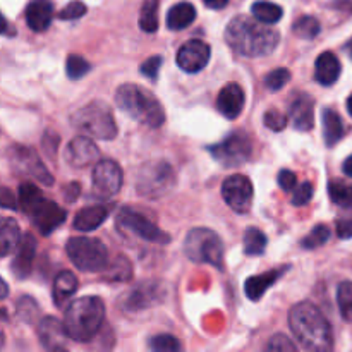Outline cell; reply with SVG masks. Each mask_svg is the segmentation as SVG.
Segmentation results:
<instances>
[{"mask_svg":"<svg viewBox=\"0 0 352 352\" xmlns=\"http://www.w3.org/2000/svg\"><path fill=\"white\" fill-rule=\"evenodd\" d=\"M287 270H289L287 267L274 268V270L267 272V274L253 275V277H250L246 282H244V292H246V296L253 302L260 301V299L267 294L268 289L274 287L275 282H277Z\"/></svg>","mask_w":352,"mask_h":352,"instance_id":"7402d4cb","label":"cell"},{"mask_svg":"<svg viewBox=\"0 0 352 352\" xmlns=\"http://www.w3.org/2000/svg\"><path fill=\"white\" fill-rule=\"evenodd\" d=\"M17 313H19V316L24 322H31L33 316L38 313L36 302H34L30 296H23V298L19 299V302H17Z\"/></svg>","mask_w":352,"mask_h":352,"instance_id":"bcb514c9","label":"cell"},{"mask_svg":"<svg viewBox=\"0 0 352 352\" xmlns=\"http://www.w3.org/2000/svg\"><path fill=\"white\" fill-rule=\"evenodd\" d=\"M105 322V305L96 296H85L69 302L64 325L74 342H89Z\"/></svg>","mask_w":352,"mask_h":352,"instance_id":"3957f363","label":"cell"},{"mask_svg":"<svg viewBox=\"0 0 352 352\" xmlns=\"http://www.w3.org/2000/svg\"><path fill=\"white\" fill-rule=\"evenodd\" d=\"M244 103H246V93H244L243 86L237 82L226 85L217 96V110L229 120L237 119L241 116V112L244 110Z\"/></svg>","mask_w":352,"mask_h":352,"instance_id":"d6986e66","label":"cell"},{"mask_svg":"<svg viewBox=\"0 0 352 352\" xmlns=\"http://www.w3.org/2000/svg\"><path fill=\"white\" fill-rule=\"evenodd\" d=\"M65 253L76 268L81 272H102L109 265V251L98 239L71 237L65 244Z\"/></svg>","mask_w":352,"mask_h":352,"instance_id":"52a82bcc","label":"cell"},{"mask_svg":"<svg viewBox=\"0 0 352 352\" xmlns=\"http://www.w3.org/2000/svg\"><path fill=\"white\" fill-rule=\"evenodd\" d=\"M336 229L340 239H352V215L337 220Z\"/></svg>","mask_w":352,"mask_h":352,"instance_id":"c3c4849f","label":"cell"},{"mask_svg":"<svg viewBox=\"0 0 352 352\" xmlns=\"http://www.w3.org/2000/svg\"><path fill=\"white\" fill-rule=\"evenodd\" d=\"M109 217V210L102 205L86 206V208L79 210L78 215L74 217L72 227L81 232H91V230L98 229Z\"/></svg>","mask_w":352,"mask_h":352,"instance_id":"d4e9b609","label":"cell"},{"mask_svg":"<svg viewBox=\"0 0 352 352\" xmlns=\"http://www.w3.org/2000/svg\"><path fill=\"white\" fill-rule=\"evenodd\" d=\"M346 52H347V55H349L351 60H352V38L346 43Z\"/></svg>","mask_w":352,"mask_h":352,"instance_id":"11a10c76","label":"cell"},{"mask_svg":"<svg viewBox=\"0 0 352 352\" xmlns=\"http://www.w3.org/2000/svg\"><path fill=\"white\" fill-rule=\"evenodd\" d=\"M289 120L298 131H311L315 127V100L308 93H298L289 103Z\"/></svg>","mask_w":352,"mask_h":352,"instance_id":"e0dca14e","label":"cell"},{"mask_svg":"<svg viewBox=\"0 0 352 352\" xmlns=\"http://www.w3.org/2000/svg\"><path fill=\"white\" fill-rule=\"evenodd\" d=\"M175 184V172L164 160L148 162L141 165L136 174V192L144 198H160Z\"/></svg>","mask_w":352,"mask_h":352,"instance_id":"ba28073f","label":"cell"},{"mask_svg":"<svg viewBox=\"0 0 352 352\" xmlns=\"http://www.w3.org/2000/svg\"><path fill=\"white\" fill-rule=\"evenodd\" d=\"M7 291H9V289H7V282L2 280V299H6Z\"/></svg>","mask_w":352,"mask_h":352,"instance_id":"6f0895ef","label":"cell"},{"mask_svg":"<svg viewBox=\"0 0 352 352\" xmlns=\"http://www.w3.org/2000/svg\"><path fill=\"white\" fill-rule=\"evenodd\" d=\"M263 122H265V126L268 127V129L278 133V131H284L285 127H287L289 117H285L284 113L280 112V110L272 109V110H268V112H265Z\"/></svg>","mask_w":352,"mask_h":352,"instance_id":"60d3db41","label":"cell"},{"mask_svg":"<svg viewBox=\"0 0 352 352\" xmlns=\"http://www.w3.org/2000/svg\"><path fill=\"white\" fill-rule=\"evenodd\" d=\"M158 9L160 0H144L140 12V26L144 33H155L158 30Z\"/></svg>","mask_w":352,"mask_h":352,"instance_id":"4dcf8cb0","label":"cell"},{"mask_svg":"<svg viewBox=\"0 0 352 352\" xmlns=\"http://www.w3.org/2000/svg\"><path fill=\"white\" fill-rule=\"evenodd\" d=\"M289 81H291V71L285 67H280L268 72L267 78H265V86H267L270 91H278V89L284 88Z\"/></svg>","mask_w":352,"mask_h":352,"instance_id":"f35d334b","label":"cell"},{"mask_svg":"<svg viewBox=\"0 0 352 352\" xmlns=\"http://www.w3.org/2000/svg\"><path fill=\"white\" fill-rule=\"evenodd\" d=\"M347 112H349V116L352 117V95L347 98Z\"/></svg>","mask_w":352,"mask_h":352,"instance_id":"9f6ffc18","label":"cell"},{"mask_svg":"<svg viewBox=\"0 0 352 352\" xmlns=\"http://www.w3.org/2000/svg\"><path fill=\"white\" fill-rule=\"evenodd\" d=\"M196 19V9L189 2H179L168 9L167 28L172 31H181L191 26Z\"/></svg>","mask_w":352,"mask_h":352,"instance_id":"4316f807","label":"cell"},{"mask_svg":"<svg viewBox=\"0 0 352 352\" xmlns=\"http://www.w3.org/2000/svg\"><path fill=\"white\" fill-rule=\"evenodd\" d=\"M65 158L67 164L74 168L88 167V165L96 164L100 158V150L89 136H76L69 141L65 148Z\"/></svg>","mask_w":352,"mask_h":352,"instance_id":"2e32d148","label":"cell"},{"mask_svg":"<svg viewBox=\"0 0 352 352\" xmlns=\"http://www.w3.org/2000/svg\"><path fill=\"white\" fill-rule=\"evenodd\" d=\"M0 201H2L3 208H10V210L16 208V201H14V195H12V192H10L7 188L2 189V198H0Z\"/></svg>","mask_w":352,"mask_h":352,"instance_id":"816d5d0a","label":"cell"},{"mask_svg":"<svg viewBox=\"0 0 352 352\" xmlns=\"http://www.w3.org/2000/svg\"><path fill=\"white\" fill-rule=\"evenodd\" d=\"M330 199L340 208H352V184L333 179L329 182Z\"/></svg>","mask_w":352,"mask_h":352,"instance_id":"d6a6232c","label":"cell"},{"mask_svg":"<svg viewBox=\"0 0 352 352\" xmlns=\"http://www.w3.org/2000/svg\"><path fill=\"white\" fill-rule=\"evenodd\" d=\"M24 213H28L33 222V226L36 227L41 232V236H50L57 227H60L62 223L67 219V213L62 206H58L55 201H50L45 196L38 198L33 205L28 206L24 210Z\"/></svg>","mask_w":352,"mask_h":352,"instance_id":"7c38bea8","label":"cell"},{"mask_svg":"<svg viewBox=\"0 0 352 352\" xmlns=\"http://www.w3.org/2000/svg\"><path fill=\"white\" fill-rule=\"evenodd\" d=\"M162 298H164V292H162L160 284H157V282H144V284L133 289L131 294L126 296V306L129 309H144L158 305Z\"/></svg>","mask_w":352,"mask_h":352,"instance_id":"44dd1931","label":"cell"},{"mask_svg":"<svg viewBox=\"0 0 352 352\" xmlns=\"http://www.w3.org/2000/svg\"><path fill=\"white\" fill-rule=\"evenodd\" d=\"M148 347L155 352H177L181 351L182 346L174 336L160 333V336H155L148 340Z\"/></svg>","mask_w":352,"mask_h":352,"instance_id":"74e56055","label":"cell"},{"mask_svg":"<svg viewBox=\"0 0 352 352\" xmlns=\"http://www.w3.org/2000/svg\"><path fill=\"white\" fill-rule=\"evenodd\" d=\"M315 195V188H313L311 182H302V184L296 186V189L292 191V205L294 206H302L308 205L313 199Z\"/></svg>","mask_w":352,"mask_h":352,"instance_id":"b9f144b4","label":"cell"},{"mask_svg":"<svg viewBox=\"0 0 352 352\" xmlns=\"http://www.w3.org/2000/svg\"><path fill=\"white\" fill-rule=\"evenodd\" d=\"M184 253L195 263L212 265L223 270V244L219 234L212 229L196 227L188 232L184 239Z\"/></svg>","mask_w":352,"mask_h":352,"instance_id":"8992f818","label":"cell"},{"mask_svg":"<svg viewBox=\"0 0 352 352\" xmlns=\"http://www.w3.org/2000/svg\"><path fill=\"white\" fill-rule=\"evenodd\" d=\"M337 305L344 320L352 323V282H342L337 289Z\"/></svg>","mask_w":352,"mask_h":352,"instance_id":"8d00e7d4","label":"cell"},{"mask_svg":"<svg viewBox=\"0 0 352 352\" xmlns=\"http://www.w3.org/2000/svg\"><path fill=\"white\" fill-rule=\"evenodd\" d=\"M289 327L302 349L325 352L333 347L332 327L313 302L302 301L292 306L289 311Z\"/></svg>","mask_w":352,"mask_h":352,"instance_id":"7a4b0ae2","label":"cell"},{"mask_svg":"<svg viewBox=\"0 0 352 352\" xmlns=\"http://www.w3.org/2000/svg\"><path fill=\"white\" fill-rule=\"evenodd\" d=\"M330 236H332V232H330L329 227H327L325 223H318V226L313 227L311 232L301 241V246L305 248V250H316V248L325 246V244L329 243Z\"/></svg>","mask_w":352,"mask_h":352,"instance_id":"e575fe53","label":"cell"},{"mask_svg":"<svg viewBox=\"0 0 352 352\" xmlns=\"http://www.w3.org/2000/svg\"><path fill=\"white\" fill-rule=\"evenodd\" d=\"M86 6L82 2H78V0H74V2H69L67 6L64 7V9L58 12V19H64V21H76L79 19V17H82L86 14Z\"/></svg>","mask_w":352,"mask_h":352,"instance_id":"7bdbcfd3","label":"cell"},{"mask_svg":"<svg viewBox=\"0 0 352 352\" xmlns=\"http://www.w3.org/2000/svg\"><path fill=\"white\" fill-rule=\"evenodd\" d=\"M210 55H212V50H210L208 43H205L203 40H189L179 48L175 62L184 72L196 74L206 67V64L210 62Z\"/></svg>","mask_w":352,"mask_h":352,"instance_id":"9a60e30c","label":"cell"},{"mask_svg":"<svg viewBox=\"0 0 352 352\" xmlns=\"http://www.w3.org/2000/svg\"><path fill=\"white\" fill-rule=\"evenodd\" d=\"M296 36L302 38V40H313L315 36H318L322 26H320V21L313 16H302L292 26Z\"/></svg>","mask_w":352,"mask_h":352,"instance_id":"836d02e7","label":"cell"},{"mask_svg":"<svg viewBox=\"0 0 352 352\" xmlns=\"http://www.w3.org/2000/svg\"><path fill=\"white\" fill-rule=\"evenodd\" d=\"M7 157H9L12 168H16L21 174L30 175V177H33L34 181H38L43 186L54 184V177H52L48 168L45 167L43 162L40 160V157H38V153L33 148L10 144V148L7 150Z\"/></svg>","mask_w":352,"mask_h":352,"instance_id":"8fae6325","label":"cell"},{"mask_svg":"<svg viewBox=\"0 0 352 352\" xmlns=\"http://www.w3.org/2000/svg\"><path fill=\"white\" fill-rule=\"evenodd\" d=\"M229 2L230 0H203V3H205L208 9H213V10L223 9V7H227V3Z\"/></svg>","mask_w":352,"mask_h":352,"instance_id":"f5cc1de1","label":"cell"},{"mask_svg":"<svg viewBox=\"0 0 352 352\" xmlns=\"http://www.w3.org/2000/svg\"><path fill=\"white\" fill-rule=\"evenodd\" d=\"M71 124L82 134L95 140L109 141L117 136L116 119L105 102H91L72 112Z\"/></svg>","mask_w":352,"mask_h":352,"instance_id":"5b68a950","label":"cell"},{"mask_svg":"<svg viewBox=\"0 0 352 352\" xmlns=\"http://www.w3.org/2000/svg\"><path fill=\"white\" fill-rule=\"evenodd\" d=\"M116 103L131 119L138 120L151 129H157L165 122V112L162 103L158 102L153 93L140 85L127 82V85L119 86L116 93Z\"/></svg>","mask_w":352,"mask_h":352,"instance_id":"277c9868","label":"cell"},{"mask_svg":"<svg viewBox=\"0 0 352 352\" xmlns=\"http://www.w3.org/2000/svg\"><path fill=\"white\" fill-rule=\"evenodd\" d=\"M122 179V168L113 160H100L93 168V188L100 196H105V198L116 196L120 191Z\"/></svg>","mask_w":352,"mask_h":352,"instance_id":"5bb4252c","label":"cell"},{"mask_svg":"<svg viewBox=\"0 0 352 352\" xmlns=\"http://www.w3.org/2000/svg\"><path fill=\"white\" fill-rule=\"evenodd\" d=\"M342 64L333 52H323L318 55L315 64V79L322 86H332L339 81Z\"/></svg>","mask_w":352,"mask_h":352,"instance_id":"cb8c5ba5","label":"cell"},{"mask_svg":"<svg viewBox=\"0 0 352 352\" xmlns=\"http://www.w3.org/2000/svg\"><path fill=\"white\" fill-rule=\"evenodd\" d=\"M226 40L236 54L258 58L274 54L280 43V33L270 28V24L248 16H237L227 24Z\"/></svg>","mask_w":352,"mask_h":352,"instance_id":"6da1fadb","label":"cell"},{"mask_svg":"<svg viewBox=\"0 0 352 352\" xmlns=\"http://www.w3.org/2000/svg\"><path fill=\"white\" fill-rule=\"evenodd\" d=\"M342 170H344V174L349 175V177H352V155H351V157H347L346 160H344Z\"/></svg>","mask_w":352,"mask_h":352,"instance_id":"db71d44e","label":"cell"},{"mask_svg":"<svg viewBox=\"0 0 352 352\" xmlns=\"http://www.w3.org/2000/svg\"><path fill=\"white\" fill-rule=\"evenodd\" d=\"M268 239L260 229L256 227H250V229L244 232V253L248 256H260L267 250Z\"/></svg>","mask_w":352,"mask_h":352,"instance_id":"1f68e13d","label":"cell"},{"mask_svg":"<svg viewBox=\"0 0 352 352\" xmlns=\"http://www.w3.org/2000/svg\"><path fill=\"white\" fill-rule=\"evenodd\" d=\"M117 229L126 230V232L134 234L140 239L148 241V243L157 244H168L170 243V236L165 234L164 230L158 229L157 223L148 220L146 217L141 215L140 212L133 208H122L116 219Z\"/></svg>","mask_w":352,"mask_h":352,"instance_id":"30bf717a","label":"cell"},{"mask_svg":"<svg viewBox=\"0 0 352 352\" xmlns=\"http://www.w3.org/2000/svg\"><path fill=\"white\" fill-rule=\"evenodd\" d=\"M251 12L256 17L258 21L265 24H275L282 19L284 16V9L280 6L274 2H268V0H258L251 7Z\"/></svg>","mask_w":352,"mask_h":352,"instance_id":"f546056e","label":"cell"},{"mask_svg":"<svg viewBox=\"0 0 352 352\" xmlns=\"http://www.w3.org/2000/svg\"><path fill=\"white\" fill-rule=\"evenodd\" d=\"M21 243V232L19 226L14 219H2V226H0V256H9L12 251H16V248Z\"/></svg>","mask_w":352,"mask_h":352,"instance_id":"f1b7e54d","label":"cell"},{"mask_svg":"<svg viewBox=\"0 0 352 352\" xmlns=\"http://www.w3.org/2000/svg\"><path fill=\"white\" fill-rule=\"evenodd\" d=\"M57 144H58V136L52 133V131H48V133L45 134L43 140H41V146H43L45 153H47L50 158H54L55 153H57Z\"/></svg>","mask_w":352,"mask_h":352,"instance_id":"681fc988","label":"cell"},{"mask_svg":"<svg viewBox=\"0 0 352 352\" xmlns=\"http://www.w3.org/2000/svg\"><path fill=\"white\" fill-rule=\"evenodd\" d=\"M322 127H323V141L329 148L336 146L344 138V124L339 113L333 109L322 110Z\"/></svg>","mask_w":352,"mask_h":352,"instance_id":"484cf974","label":"cell"},{"mask_svg":"<svg viewBox=\"0 0 352 352\" xmlns=\"http://www.w3.org/2000/svg\"><path fill=\"white\" fill-rule=\"evenodd\" d=\"M36 239L33 234H24L21 237L19 246L16 248V256H14L12 265V274L17 278H26L31 274V267H33L34 256H36Z\"/></svg>","mask_w":352,"mask_h":352,"instance_id":"ffe728a7","label":"cell"},{"mask_svg":"<svg viewBox=\"0 0 352 352\" xmlns=\"http://www.w3.org/2000/svg\"><path fill=\"white\" fill-rule=\"evenodd\" d=\"M89 71H91V64L81 55H69L67 60H65V74L72 81L85 78Z\"/></svg>","mask_w":352,"mask_h":352,"instance_id":"d590c367","label":"cell"},{"mask_svg":"<svg viewBox=\"0 0 352 352\" xmlns=\"http://www.w3.org/2000/svg\"><path fill=\"white\" fill-rule=\"evenodd\" d=\"M277 182H278V186H280L282 191H285V192L294 191L296 186H298V175H296L292 170L284 168V170L278 172Z\"/></svg>","mask_w":352,"mask_h":352,"instance_id":"7dc6e473","label":"cell"},{"mask_svg":"<svg viewBox=\"0 0 352 352\" xmlns=\"http://www.w3.org/2000/svg\"><path fill=\"white\" fill-rule=\"evenodd\" d=\"M267 351H270V352H278V351L294 352V351H298V346H296V344L292 342V340L289 339L287 336H284V333H277V336H274L270 340H268Z\"/></svg>","mask_w":352,"mask_h":352,"instance_id":"ee69618b","label":"cell"},{"mask_svg":"<svg viewBox=\"0 0 352 352\" xmlns=\"http://www.w3.org/2000/svg\"><path fill=\"white\" fill-rule=\"evenodd\" d=\"M79 192H81V188H79L78 182H72L71 186H67V188L64 189L65 199H67V201H71V203L76 201V198L79 196Z\"/></svg>","mask_w":352,"mask_h":352,"instance_id":"f907efd6","label":"cell"},{"mask_svg":"<svg viewBox=\"0 0 352 352\" xmlns=\"http://www.w3.org/2000/svg\"><path fill=\"white\" fill-rule=\"evenodd\" d=\"M210 153L223 167L234 168L244 165L250 160L251 155H253V144L246 134L237 131V133L229 134L220 143L210 146Z\"/></svg>","mask_w":352,"mask_h":352,"instance_id":"9c48e42d","label":"cell"},{"mask_svg":"<svg viewBox=\"0 0 352 352\" xmlns=\"http://www.w3.org/2000/svg\"><path fill=\"white\" fill-rule=\"evenodd\" d=\"M253 182L250 177L234 174L222 184L223 201L237 213H248L253 205Z\"/></svg>","mask_w":352,"mask_h":352,"instance_id":"4fadbf2b","label":"cell"},{"mask_svg":"<svg viewBox=\"0 0 352 352\" xmlns=\"http://www.w3.org/2000/svg\"><path fill=\"white\" fill-rule=\"evenodd\" d=\"M54 19V3L50 0H33L26 7V23L34 33H43Z\"/></svg>","mask_w":352,"mask_h":352,"instance_id":"603a6c76","label":"cell"},{"mask_svg":"<svg viewBox=\"0 0 352 352\" xmlns=\"http://www.w3.org/2000/svg\"><path fill=\"white\" fill-rule=\"evenodd\" d=\"M162 62H164V58H162L160 55H151V57L146 58V60L143 62V65H141V72H143L148 79H151V81H157L158 74H160Z\"/></svg>","mask_w":352,"mask_h":352,"instance_id":"f6af8a7d","label":"cell"},{"mask_svg":"<svg viewBox=\"0 0 352 352\" xmlns=\"http://www.w3.org/2000/svg\"><path fill=\"white\" fill-rule=\"evenodd\" d=\"M110 268H112V270H109V275H107V278H109V280L126 282V280H129L131 275H133V267H131L129 261L122 256L117 258V260L110 265Z\"/></svg>","mask_w":352,"mask_h":352,"instance_id":"ab89813d","label":"cell"},{"mask_svg":"<svg viewBox=\"0 0 352 352\" xmlns=\"http://www.w3.org/2000/svg\"><path fill=\"white\" fill-rule=\"evenodd\" d=\"M76 291H78V278H76V275L67 270L60 272L54 280V291H52L54 302L57 306H64L76 294Z\"/></svg>","mask_w":352,"mask_h":352,"instance_id":"83f0119b","label":"cell"},{"mask_svg":"<svg viewBox=\"0 0 352 352\" xmlns=\"http://www.w3.org/2000/svg\"><path fill=\"white\" fill-rule=\"evenodd\" d=\"M38 337H40V344L47 351H65L67 340L71 339L64 323L58 322L54 316H45L43 320H40Z\"/></svg>","mask_w":352,"mask_h":352,"instance_id":"ac0fdd59","label":"cell"}]
</instances>
